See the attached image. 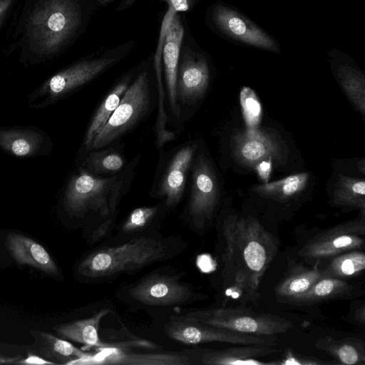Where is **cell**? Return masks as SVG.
I'll list each match as a JSON object with an SVG mask.
<instances>
[{"label": "cell", "mask_w": 365, "mask_h": 365, "mask_svg": "<svg viewBox=\"0 0 365 365\" xmlns=\"http://www.w3.org/2000/svg\"><path fill=\"white\" fill-rule=\"evenodd\" d=\"M222 231L224 279L243 299L255 303L262 278L276 256L277 241L252 217L230 215Z\"/></svg>", "instance_id": "6da1fadb"}, {"label": "cell", "mask_w": 365, "mask_h": 365, "mask_svg": "<svg viewBox=\"0 0 365 365\" xmlns=\"http://www.w3.org/2000/svg\"><path fill=\"white\" fill-rule=\"evenodd\" d=\"M173 252L168 240L138 236L121 245L91 252L79 264L78 272L89 279H103L138 271L169 257Z\"/></svg>", "instance_id": "7a4b0ae2"}, {"label": "cell", "mask_w": 365, "mask_h": 365, "mask_svg": "<svg viewBox=\"0 0 365 365\" xmlns=\"http://www.w3.org/2000/svg\"><path fill=\"white\" fill-rule=\"evenodd\" d=\"M138 157L118 174L100 177L82 168L71 180L65 195L66 211L76 217L97 214L113 217L123 197L129 190Z\"/></svg>", "instance_id": "3957f363"}, {"label": "cell", "mask_w": 365, "mask_h": 365, "mask_svg": "<svg viewBox=\"0 0 365 365\" xmlns=\"http://www.w3.org/2000/svg\"><path fill=\"white\" fill-rule=\"evenodd\" d=\"M85 17L80 0H42L30 15L27 35L39 51L54 53L81 30Z\"/></svg>", "instance_id": "277c9868"}, {"label": "cell", "mask_w": 365, "mask_h": 365, "mask_svg": "<svg viewBox=\"0 0 365 365\" xmlns=\"http://www.w3.org/2000/svg\"><path fill=\"white\" fill-rule=\"evenodd\" d=\"M155 91L148 70L140 72L131 81L108 121L94 138L88 150L115 143L152 112Z\"/></svg>", "instance_id": "5b68a950"}, {"label": "cell", "mask_w": 365, "mask_h": 365, "mask_svg": "<svg viewBox=\"0 0 365 365\" xmlns=\"http://www.w3.org/2000/svg\"><path fill=\"white\" fill-rule=\"evenodd\" d=\"M189 320L231 331L262 336H274L293 328L292 322L279 316L255 312L246 308H214L182 315Z\"/></svg>", "instance_id": "8992f818"}, {"label": "cell", "mask_w": 365, "mask_h": 365, "mask_svg": "<svg viewBox=\"0 0 365 365\" xmlns=\"http://www.w3.org/2000/svg\"><path fill=\"white\" fill-rule=\"evenodd\" d=\"M190 185L185 215L197 231L211 222L220 197V187L213 165L204 153L195 154L190 168Z\"/></svg>", "instance_id": "52a82bcc"}, {"label": "cell", "mask_w": 365, "mask_h": 365, "mask_svg": "<svg viewBox=\"0 0 365 365\" xmlns=\"http://www.w3.org/2000/svg\"><path fill=\"white\" fill-rule=\"evenodd\" d=\"M197 148L196 142L187 141L159 156L150 196L161 200L167 210L175 208L182 201Z\"/></svg>", "instance_id": "ba28073f"}, {"label": "cell", "mask_w": 365, "mask_h": 365, "mask_svg": "<svg viewBox=\"0 0 365 365\" xmlns=\"http://www.w3.org/2000/svg\"><path fill=\"white\" fill-rule=\"evenodd\" d=\"M166 334L185 344L195 345L210 342L236 344H267L275 346L276 338L244 334L215 327L180 317H172L165 325Z\"/></svg>", "instance_id": "9c48e42d"}, {"label": "cell", "mask_w": 365, "mask_h": 365, "mask_svg": "<svg viewBox=\"0 0 365 365\" xmlns=\"http://www.w3.org/2000/svg\"><path fill=\"white\" fill-rule=\"evenodd\" d=\"M365 221L355 220L337 225L309 240L299 252L307 259L321 260L331 258L352 250L364 247Z\"/></svg>", "instance_id": "30bf717a"}, {"label": "cell", "mask_w": 365, "mask_h": 365, "mask_svg": "<svg viewBox=\"0 0 365 365\" xmlns=\"http://www.w3.org/2000/svg\"><path fill=\"white\" fill-rule=\"evenodd\" d=\"M210 72L207 58L187 46L180 50L177 74L176 95L180 112L196 105L205 96Z\"/></svg>", "instance_id": "8fae6325"}, {"label": "cell", "mask_w": 365, "mask_h": 365, "mask_svg": "<svg viewBox=\"0 0 365 365\" xmlns=\"http://www.w3.org/2000/svg\"><path fill=\"white\" fill-rule=\"evenodd\" d=\"M128 292L132 299L148 306L185 304L196 297L191 286L180 281L178 275L160 273L145 277Z\"/></svg>", "instance_id": "7c38bea8"}, {"label": "cell", "mask_w": 365, "mask_h": 365, "mask_svg": "<svg viewBox=\"0 0 365 365\" xmlns=\"http://www.w3.org/2000/svg\"><path fill=\"white\" fill-rule=\"evenodd\" d=\"M130 45L108 51L97 57H91L73 64L53 76L48 82L50 91L57 96L65 94L99 76L124 56Z\"/></svg>", "instance_id": "4fadbf2b"}, {"label": "cell", "mask_w": 365, "mask_h": 365, "mask_svg": "<svg viewBox=\"0 0 365 365\" xmlns=\"http://www.w3.org/2000/svg\"><path fill=\"white\" fill-rule=\"evenodd\" d=\"M231 148L237 162L251 168L267 158L282 163L285 156L284 147L274 135L257 129L235 131L232 137Z\"/></svg>", "instance_id": "5bb4252c"}, {"label": "cell", "mask_w": 365, "mask_h": 365, "mask_svg": "<svg viewBox=\"0 0 365 365\" xmlns=\"http://www.w3.org/2000/svg\"><path fill=\"white\" fill-rule=\"evenodd\" d=\"M212 20L223 34L248 45L271 51H278L276 41L247 18L225 5H216Z\"/></svg>", "instance_id": "9a60e30c"}, {"label": "cell", "mask_w": 365, "mask_h": 365, "mask_svg": "<svg viewBox=\"0 0 365 365\" xmlns=\"http://www.w3.org/2000/svg\"><path fill=\"white\" fill-rule=\"evenodd\" d=\"M183 36L184 27L180 16L176 14L171 20L163 38L162 65L166 100L173 115L177 119L181 117L177 102L176 83Z\"/></svg>", "instance_id": "2e32d148"}, {"label": "cell", "mask_w": 365, "mask_h": 365, "mask_svg": "<svg viewBox=\"0 0 365 365\" xmlns=\"http://www.w3.org/2000/svg\"><path fill=\"white\" fill-rule=\"evenodd\" d=\"M89 359L85 364L124 365H187L188 356L179 353H135L126 349L103 347Z\"/></svg>", "instance_id": "e0dca14e"}, {"label": "cell", "mask_w": 365, "mask_h": 365, "mask_svg": "<svg viewBox=\"0 0 365 365\" xmlns=\"http://www.w3.org/2000/svg\"><path fill=\"white\" fill-rule=\"evenodd\" d=\"M6 247L19 264L29 265L51 275L58 274V267L47 250L31 238L18 233H10L6 237Z\"/></svg>", "instance_id": "ac0fdd59"}, {"label": "cell", "mask_w": 365, "mask_h": 365, "mask_svg": "<svg viewBox=\"0 0 365 365\" xmlns=\"http://www.w3.org/2000/svg\"><path fill=\"white\" fill-rule=\"evenodd\" d=\"M280 349L267 344H242L240 346L219 350H208L202 357L201 362L205 365H269L278 362H267L259 360L275 354Z\"/></svg>", "instance_id": "d6986e66"}, {"label": "cell", "mask_w": 365, "mask_h": 365, "mask_svg": "<svg viewBox=\"0 0 365 365\" xmlns=\"http://www.w3.org/2000/svg\"><path fill=\"white\" fill-rule=\"evenodd\" d=\"M36 351L56 364H84L93 354L82 351L65 339L43 331L31 330Z\"/></svg>", "instance_id": "ffe728a7"}, {"label": "cell", "mask_w": 365, "mask_h": 365, "mask_svg": "<svg viewBox=\"0 0 365 365\" xmlns=\"http://www.w3.org/2000/svg\"><path fill=\"white\" fill-rule=\"evenodd\" d=\"M110 312V309L104 308L90 317L56 325L53 329L63 339L82 344L83 347H108V344L100 339L98 329L101 321Z\"/></svg>", "instance_id": "44dd1931"}, {"label": "cell", "mask_w": 365, "mask_h": 365, "mask_svg": "<svg viewBox=\"0 0 365 365\" xmlns=\"http://www.w3.org/2000/svg\"><path fill=\"white\" fill-rule=\"evenodd\" d=\"M353 289V285L342 279L323 277L305 292L284 301L293 305H310L348 296Z\"/></svg>", "instance_id": "7402d4cb"}, {"label": "cell", "mask_w": 365, "mask_h": 365, "mask_svg": "<svg viewBox=\"0 0 365 365\" xmlns=\"http://www.w3.org/2000/svg\"><path fill=\"white\" fill-rule=\"evenodd\" d=\"M131 81V73H128L121 78L105 96L94 112L84 138V145L87 150L89 149L94 138L108 121Z\"/></svg>", "instance_id": "603a6c76"}, {"label": "cell", "mask_w": 365, "mask_h": 365, "mask_svg": "<svg viewBox=\"0 0 365 365\" xmlns=\"http://www.w3.org/2000/svg\"><path fill=\"white\" fill-rule=\"evenodd\" d=\"M86 157L82 169L100 177H108L120 173L127 163L121 146L114 143L100 149L91 150Z\"/></svg>", "instance_id": "cb8c5ba5"}, {"label": "cell", "mask_w": 365, "mask_h": 365, "mask_svg": "<svg viewBox=\"0 0 365 365\" xmlns=\"http://www.w3.org/2000/svg\"><path fill=\"white\" fill-rule=\"evenodd\" d=\"M315 346L329 354L336 363L346 365L365 364L364 344L359 339H336L327 336L319 339Z\"/></svg>", "instance_id": "d4e9b609"}, {"label": "cell", "mask_w": 365, "mask_h": 365, "mask_svg": "<svg viewBox=\"0 0 365 365\" xmlns=\"http://www.w3.org/2000/svg\"><path fill=\"white\" fill-rule=\"evenodd\" d=\"M321 260H316L313 267H296L290 270L277 284L274 289L277 297L286 300L301 294L314 282L323 277L319 268Z\"/></svg>", "instance_id": "484cf974"}, {"label": "cell", "mask_w": 365, "mask_h": 365, "mask_svg": "<svg viewBox=\"0 0 365 365\" xmlns=\"http://www.w3.org/2000/svg\"><path fill=\"white\" fill-rule=\"evenodd\" d=\"M308 179L309 174L307 173L294 174L282 180L257 185L253 190L264 197L284 200L302 192Z\"/></svg>", "instance_id": "4316f807"}, {"label": "cell", "mask_w": 365, "mask_h": 365, "mask_svg": "<svg viewBox=\"0 0 365 365\" xmlns=\"http://www.w3.org/2000/svg\"><path fill=\"white\" fill-rule=\"evenodd\" d=\"M335 205L365 209V182L364 179L339 175L333 192Z\"/></svg>", "instance_id": "83f0119b"}, {"label": "cell", "mask_w": 365, "mask_h": 365, "mask_svg": "<svg viewBox=\"0 0 365 365\" xmlns=\"http://www.w3.org/2000/svg\"><path fill=\"white\" fill-rule=\"evenodd\" d=\"M365 269V254L361 250H352L331 258L322 269L323 277L345 278L359 274Z\"/></svg>", "instance_id": "f1b7e54d"}, {"label": "cell", "mask_w": 365, "mask_h": 365, "mask_svg": "<svg viewBox=\"0 0 365 365\" xmlns=\"http://www.w3.org/2000/svg\"><path fill=\"white\" fill-rule=\"evenodd\" d=\"M339 83L357 109L365 114V78L359 71L348 66H340L337 71Z\"/></svg>", "instance_id": "f546056e"}, {"label": "cell", "mask_w": 365, "mask_h": 365, "mask_svg": "<svg viewBox=\"0 0 365 365\" xmlns=\"http://www.w3.org/2000/svg\"><path fill=\"white\" fill-rule=\"evenodd\" d=\"M165 209L162 202L152 206L135 208L125 217L120 229L125 233L141 231L162 215Z\"/></svg>", "instance_id": "4dcf8cb0"}, {"label": "cell", "mask_w": 365, "mask_h": 365, "mask_svg": "<svg viewBox=\"0 0 365 365\" xmlns=\"http://www.w3.org/2000/svg\"><path fill=\"white\" fill-rule=\"evenodd\" d=\"M240 102L247 130H257L261 122L262 108L256 93L252 88L243 87L240 91Z\"/></svg>", "instance_id": "1f68e13d"}, {"label": "cell", "mask_w": 365, "mask_h": 365, "mask_svg": "<svg viewBox=\"0 0 365 365\" xmlns=\"http://www.w3.org/2000/svg\"><path fill=\"white\" fill-rule=\"evenodd\" d=\"M279 364H299V365H310V364H334V362L324 361L317 358L312 356H307L296 354L288 350L284 354V357L280 361Z\"/></svg>", "instance_id": "d6a6232c"}, {"label": "cell", "mask_w": 365, "mask_h": 365, "mask_svg": "<svg viewBox=\"0 0 365 365\" xmlns=\"http://www.w3.org/2000/svg\"><path fill=\"white\" fill-rule=\"evenodd\" d=\"M272 168V160L271 158L262 160L254 167L259 177L265 182H267L269 178Z\"/></svg>", "instance_id": "836d02e7"}, {"label": "cell", "mask_w": 365, "mask_h": 365, "mask_svg": "<svg viewBox=\"0 0 365 365\" xmlns=\"http://www.w3.org/2000/svg\"><path fill=\"white\" fill-rule=\"evenodd\" d=\"M11 149L16 155L24 156L31 151V145L25 139L18 138L11 143Z\"/></svg>", "instance_id": "e575fe53"}, {"label": "cell", "mask_w": 365, "mask_h": 365, "mask_svg": "<svg viewBox=\"0 0 365 365\" xmlns=\"http://www.w3.org/2000/svg\"><path fill=\"white\" fill-rule=\"evenodd\" d=\"M17 364H56L55 363L48 361L41 356L29 353L24 359H20L16 361Z\"/></svg>", "instance_id": "d590c367"}, {"label": "cell", "mask_w": 365, "mask_h": 365, "mask_svg": "<svg viewBox=\"0 0 365 365\" xmlns=\"http://www.w3.org/2000/svg\"><path fill=\"white\" fill-rule=\"evenodd\" d=\"M20 359V356H6L0 354V364H16Z\"/></svg>", "instance_id": "8d00e7d4"}, {"label": "cell", "mask_w": 365, "mask_h": 365, "mask_svg": "<svg viewBox=\"0 0 365 365\" xmlns=\"http://www.w3.org/2000/svg\"><path fill=\"white\" fill-rule=\"evenodd\" d=\"M137 0H122L117 8L118 11L125 10L131 6Z\"/></svg>", "instance_id": "74e56055"}, {"label": "cell", "mask_w": 365, "mask_h": 365, "mask_svg": "<svg viewBox=\"0 0 365 365\" xmlns=\"http://www.w3.org/2000/svg\"><path fill=\"white\" fill-rule=\"evenodd\" d=\"M9 2L10 0H0V15L6 10Z\"/></svg>", "instance_id": "f35d334b"}, {"label": "cell", "mask_w": 365, "mask_h": 365, "mask_svg": "<svg viewBox=\"0 0 365 365\" xmlns=\"http://www.w3.org/2000/svg\"><path fill=\"white\" fill-rule=\"evenodd\" d=\"M96 3L99 6H106L110 3L113 2L114 0H95Z\"/></svg>", "instance_id": "ab89813d"}, {"label": "cell", "mask_w": 365, "mask_h": 365, "mask_svg": "<svg viewBox=\"0 0 365 365\" xmlns=\"http://www.w3.org/2000/svg\"><path fill=\"white\" fill-rule=\"evenodd\" d=\"M0 332H1V331H0Z\"/></svg>", "instance_id": "60d3db41"}]
</instances>
